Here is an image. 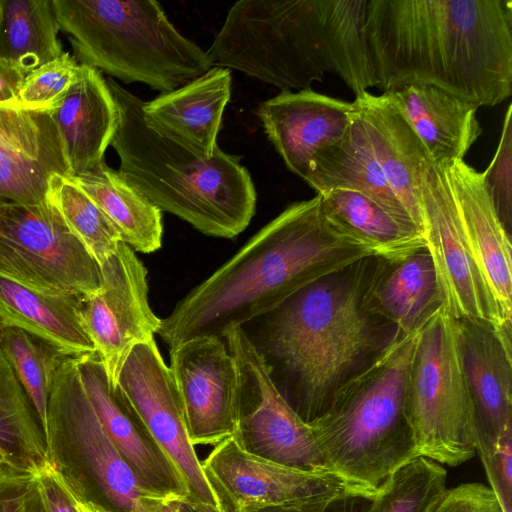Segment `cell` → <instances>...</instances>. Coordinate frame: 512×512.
Returning a JSON list of instances; mask_svg holds the SVG:
<instances>
[{
    "instance_id": "obj_16",
    "label": "cell",
    "mask_w": 512,
    "mask_h": 512,
    "mask_svg": "<svg viewBox=\"0 0 512 512\" xmlns=\"http://www.w3.org/2000/svg\"><path fill=\"white\" fill-rule=\"evenodd\" d=\"M76 358L93 410L140 487L158 499L189 502L183 477L120 389L111 385L98 355L89 353Z\"/></svg>"
},
{
    "instance_id": "obj_25",
    "label": "cell",
    "mask_w": 512,
    "mask_h": 512,
    "mask_svg": "<svg viewBox=\"0 0 512 512\" xmlns=\"http://www.w3.org/2000/svg\"><path fill=\"white\" fill-rule=\"evenodd\" d=\"M388 92L436 166L464 160L482 133L476 117L478 108L442 89L411 84Z\"/></svg>"
},
{
    "instance_id": "obj_47",
    "label": "cell",
    "mask_w": 512,
    "mask_h": 512,
    "mask_svg": "<svg viewBox=\"0 0 512 512\" xmlns=\"http://www.w3.org/2000/svg\"><path fill=\"white\" fill-rule=\"evenodd\" d=\"M7 327H9V324L0 312V337Z\"/></svg>"
},
{
    "instance_id": "obj_39",
    "label": "cell",
    "mask_w": 512,
    "mask_h": 512,
    "mask_svg": "<svg viewBox=\"0 0 512 512\" xmlns=\"http://www.w3.org/2000/svg\"><path fill=\"white\" fill-rule=\"evenodd\" d=\"M433 512H502L497 497L479 482L447 488Z\"/></svg>"
},
{
    "instance_id": "obj_32",
    "label": "cell",
    "mask_w": 512,
    "mask_h": 512,
    "mask_svg": "<svg viewBox=\"0 0 512 512\" xmlns=\"http://www.w3.org/2000/svg\"><path fill=\"white\" fill-rule=\"evenodd\" d=\"M0 453L9 469L34 474L46 465L40 419L0 347Z\"/></svg>"
},
{
    "instance_id": "obj_18",
    "label": "cell",
    "mask_w": 512,
    "mask_h": 512,
    "mask_svg": "<svg viewBox=\"0 0 512 512\" xmlns=\"http://www.w3.org/2000/svg\"><path fill=\"white\" fill-rule=\"evenodd\" d=\"M476 417L477 443L512 433L511 331L479 319H454Z\"/></svg>"
},
{
    "instance_id": "obj_43",
    "label": "cell",
    "mask_w": 512,
    "mask_h": 512,
    "mask_svg": "<svg viewBox=\"0 0 512 512\" xmlns=\"http://www.w3.org/2000/svg\"><path fill=\"white\" fill-rule=\"evenodd\" d=\"M371 498L347 495L335 501L325 512H366ZM254 512H297L294 510L270 508Z\"/></svg>"
},
{
    "instance_id": "obj_36",
    "label": "cell",
    "mask_w": 512,
    "mask_h": 512,
    "mask_svg": "<svg viewBox=\"0 0 512 512\" xmlns=\"http://www.w3.org/2000/svg\"><path fill=\"white\" fill-rule=\"evenodd\" d=\"M80 64L64 52L59 58L25 75L19 97L27 106L53 107L75 81Z\"/></svg>"
},
{
    "instance_id": "obj_27",
    "label": "cell",
    "mask_w": 512,
    "mask_h": 512,
    "mask_svg": "<svg viewBox=\"0 0 512 512\" xmlns=\"http://www.w3.org/2000/svg\"><path fill=\"white\" fill-rule=\"evenodd\" d=\"M80 298L37 290L0 275V312L14 326L67 356L96 353L79 312Z\"/></svg>"
},
{
    "instance_id": "obj_1",
    "label": "cell",
    "mask_w": 512,
    "mask_h": 512,
    "mask_svg": "<svg viewBox=\"0 0 512 512\" xmlns=\"http://www.w3.org/2000/svg\"><path fill=\"white\" fill-rule=\"evenodd\" d=\"M377 86L430 85L477 108L512 90L511 0H367Z\"/></svg>"
},
{
    "instance_id": "obj_41",
    "label": "cell",
    "mask_w": 512,
    "mask_h": 512,
    "mask_svg": "<svg viewBox=\"0 0 512 512\" xmlns=\"http://www.w3.org/2000/svg\"><path fill=\"white\" fill-rule=\"evenodd\" d=\"M39 512H76L73 502L47 462L33 474Z\"/></svg>"
},
{
    "instance_id": "obj_24",
    "label": "cell",
    "mask_w": 512,
    "mask_h": 512,
    "mask_svg": "<svg viewBox=\"0 0 512 512\" xmlns=\"http://www.w3.org/2000/svg\"><path fill=\"white\" fill-rule=\"evenodd\" d=\"M374 260L362 294L363 308L391 325L399 336L420 330L442 308L427 247L398 260Z\"/></svg>"
},
{
    "instance_id": "obj_2",
    "label": "cell",
    "mask_w": 512,
    "mask_h": 512,
    "mask_svg": "<svg viewBox=\"0 0 512 512\" xmlns=\"http://www.w3.org/2000/svg\"><path fill=\"white\" fill-rule=\"evenodd\" d=\"M371 257L326 215L316 194L290 204L190 290L157 334L169 350L197 337L223 339L302 288Z\"/></svg>"
},
{
    "instance_id": "obj_40",
    "label": "cell",
    "mask_w": 512,
    "mask_h": 512,
    "mask_svg": "<svg viewBox=\"0 0 512 512\" xmlns=\"http://www.w3.org/2000/svg\"><path fill=\"white\" fill-rule=\"evenodd\" d=\"M0 512H39L33 474L0 472Z\"/></svg>"
},
{
    "instance_id": "obj_31",
    "label": "cell",
    "mask_w": 512,
    "mask_h": 512,
    "mask_svg": "<svg viewBox=\"0 0 512 512\" xmlns=\"http://www.w3.org/2000/svg\"><path fill=\"white\" fill-rule=\"evenodd\" d=\"M59 31L52 0H2L0 57L25 75L64 53Z\"/></svg>"
},
{
    "instance_id": "obj_37",
    "label": "cell",
    "mask_w": 512,
    "mask_h": 512,
    "mask_svg": "<svg viewBox=\"0 0 512 512\" xmlns=\"http://www.w3.org/2000/svg\"><path fill=\"white\" fill-rule=\"evenodd\" d=\"M511 105L504 118L502 133L496 153L482 172L483 183L492 200L495 211L506 231L510 234L512 221V120Z\"/></svg>"
},
{
    "instance_id": "obj_8",
    "label": "cell",
    "mask_w": 512,
    "mask_h": 512,
    "mask_svg": "<svg viewBox=\"0 0 512 512\" xmlns=\"http://www.w3.org/2000/svg\"><path fill=\"white\" fill-rule=\"evenodd\" d=\"M206 53L281 91L310 89L328 72L316 0L237 1Z\"/></svg>"
},
{
    "instance_id": "obj_23",
    "label": "cell",
    "mask_w": 512,
    "mask_h": 512,
    "mask_svg": "<svg viewBox=\"0 0 512 512\" xmlns=\"http://www.w3.org/2000/svg\"><path fill=\"white\" fill-rule=\"evenodd\" d=\"M71 177L99 169L115 135L118 108L101 72L80 64L78 75L65 95L51 108Z\"/></svg>"
},
{
    "instance_id": "obj_45",
    "label": "cell",
    "mask_w": 512,
    "mask_h": 512,
    "mask_svg": "<svg viewBox=\"0 0 512 512\" xmlns=\"http://www.w3.org/2000/svg\"><path fill=\"white\" fill-rule=\"evenodd\" d=\"M181 512H222L218 507L210 504L182 502Z\"/></svg>"
},
{
    "instance_id": "obj_4",
    "label": "cell",
    "mask_w": 512,
    "mask_h": 512,
    "mask_svg": "<svg viewBox=\"0 0 512 512\" xmlns=\"http://www.w3.org/2000/svg\"><path fill=\"white\" fill-rule=\"evenodd\" d=\"M118 108L111 145L119 172L152 204L188 222L201 233L233 238L249 225L256 190L240 157L218 147L203 158L149 128L143 100L112 78L106 79Z\"/></svg>"
},
{
    "instance_id": "obj_12",
    "label": "cell",
    "mask_w": 512,
    "mask_h": 512,
    "mask_svg": "<svg viewBox=\"0 0 512 512\" xmlns=\"http://www.w3.org/2000/svg\"><path fill=\"white\" fill-rule=\"evenodd\" d=\"M100 268L102 286L80 299L79 312L107 377L116 387L129 353L154 339L161 319L149 304L147 270L130 246L120 242Z\"/></svg>"
},
{
    "instance_id": "obj_14",
    "label": "cell",
    "mask_w": 512,
    "mask_h": 512,
    "mask_svg": "<svg viewBox=\"0 0 512 512\" xmlns=\"http://www.w3.org/2000/svg\"><path fill=\"white\" fill-rule=\"evenodd\" d=\"M421 208L426 247L435 267L442 311L453 319L485 320L505 329L468 246L443 167L434 165L426 173Z\"/></svg>"
},
{
    "instance_id": "obj_48",
    "label": "cell",
    "mask_w": 512,
    "mask_h": 512,
    "mask_svg": "<svg viewBox=\"0 0 512 512\" xmlns=\"http://www.w3.org/2000/svg\"><path fill=\"white\" fill-rule=\"evenodd\" d=\"M1 13H2V0H0V19H1Z\"/></svg>"
},
{
    "instance_id": "obj_49",
    "label": "cell",
    "mask_w": 512,
    "mask_h": 512,
    "mask_svg": "<svg viewBox=\"0 0 512 512\" xmlns=\"http://www.w3.org/2000/svg\"><path fill=\"white\" fill-rule=\"evenodd\" d=\"M0 461H1V456H0Z\"/></svg>"
},
{
    "instance_id": "obj_28",
    "label": "cell",
    "mask_w": 512,
    "mask_h": 512,
    "mask_svg": "<svg viewBox=\"0 0 512 512\" xmlns=\"http://www.w3.org/2000/svg\"><path fill=\"white\" fill-rule=\"evenodd\" d=\"M326 215L368 246L376 258L398 260L426 248L424 232L368 196L346 189L321 193Z\"/></svg>"
},
{
    "instance_id": "obj_26",
    "label": "cell",
    "mask_w": 512,
    "mask_h": 512,
    "mask_svg": "<svg viewBox=\"0 0 512 512\" xmlns=\"http://www.w3.org/2000/svg\"><path fill=\"white\" fill-rule=\"evenodd\" d=\"M305 182L317 194L335 189L360 192L396 216L414 223L377 163L355 107L344 135L314 155Z\"/></svg>"
},
{
    "instance_id": "obj_21",
    "label": "cell",
    "mask_w": 512,
    "mask_h": 512,
    "mask_svg": "<svg viewBox=\"0 0 512 512\" xmlns=\"http://www.w3.org/2000/svg\"><path fill=\"white\" fill-rule=\"evenodd\" d=\"M352 103L391 189L424 232L421 188L426 173L435 165L431 156L388 91L381 95L365 91Z\"/></svg>"
},
{
    "instance_id": "obj_19",
    "label": "cell",
    "mask_w": 512,
    "mask_h": 512,
    "mask_svg": "<svg viewBox=\"0 0 512 512\" xmlns=\"http://www.w3.org/2000/svg\"><path fill=\"white\" fill-rule=\"evenodd\" d=\"M256 113L287 168L305 181L314 155L344 135L354 106L306 89L281 91L261 102Z\"/></svg>"
},
{
    "instance_id": "obj_46",
    "label": "cell",
    "mask_w": 512,
    "mask_h": 512,
    "mask_svg": "<svg viewBox=\"0 0 512 512\" xmlns=\"http://www.w3.org/2000/svg\"><path fill=\"white\" fill-rule=\"evenodd\" d=\"M182 501L163 500L157 506L155 512H181Z\"/></svg>"
},
{
    "instance_id": "obj_17",
    "label": "cell",
    "mask_w": 512,
    "mask_h": 512,
    "mask_svg": "<svg viewBox=\"0 0 512 512\" xmlns=\"http://www.w3.org/2000/svg\"><path fill=\"white\" fill-rule=\"evenodd\" d=\"M51 108L0 104V203L41 204L54 175L71 177Z\"/></svg>"
},
{
    "instance_id": "obj_20",
    "label": "cell",
    "mask_w": 512,
    "mask_h": 512,
    "mask_svg": "<svg viewBox=\"0 0 512 512\" xmlns=\"http://www.w3.org/2000/svg\"><path fill=\"white\" fill-rule=\"evenodd\" d=\"M442 167L468 246L493 296L500 324L512 330L510 234L495 211L480 172L464 160Z\"/></svg>"
},
{
    "instance_id": "obj_30",
    "label": "cell",
    "mask_w": 512,
    "mask_h": 512,
    "mask_svg": "<svg viewBox=\"0 0 512 512\" xmlns=\"http://www.w3.org/2000/svg\"><path fill=\"white\" fill-rule=\"evenodd\" d=\"M73 180L105 213L123 242L134 251L152 253L162 245V211L106 163Z\"/></svg>"
},
{
    "instance_id": "obj_44",
    "label": "cell",
    "mask_w": 512,
    "mask_h": 512,
    "mask_svg": "<svg viewBox=\"0 0 512 512\" xmlns=\"http://www.w3.org/2000/svg\"><path fill=\"white\" fill-rule=\"evenodd\" d=\"M63 488L69 494L76 512H105L103 509L99 508L98 506L94 505L93 503L86 501V500L82 499L81 497H79L78 495L68 491L64 486H63Z\"/></svg>"
},
{
    "instance_id": "obj_3",
    "label": "cell",
    "mask_w": 512,
    "mask_h": 512,
    "mask_svg": "<svg viewBox=\"0 0 512 512\" xmlns=\"http://www.w3.org/2000/svg\"><path fill=\"white\" fill-rule=\"evenodd\" d=\"M369 259L302 288L240 326L276 389L306 422L326 411L338 388L364 367L360 362H369L366 356L389 344L380 340L391 325L362 305Z\"/></svg>"
},
{
    "instance_id": "obj_38",
    "label": "cell",
    "mask_w": 512,
    "mask_h": 512,
    "mask_svg": "<svg viewBox=\"0 0 512 512\" xmlns=\"http://www.w3.org/2000/svg\"><path fill=\"white\" fill-rule=\"evenodd\" d=\"M476 454L502 512H512V433L491 444H477Z\"/></svg>"
},
{
    "instance_id": "obj_35",
    "label": "cell",
    "mask_w": 512,
    "mask_h": 512,
    "mask_svg": "<svg viewBox=\"0 0 512 512\" xmlns=\"http://www.w3.org/2000/svg\"><path fill=\"white\" fill-rule=\"evenodd\" d=\"M447 488L445 467L418 457L381 485L366 512H433Z\"/></svg>"
},
{
    "instance_id": "obj_10",
    "label": "cell",
    "mask_w": 512,
    "mask_h": 512,
    "mask_svg": "<svg viewBox=\"0 0 512 512\" xmlns=\"http://www.w3.org/2000/svg\"><path fill=\"white\" fill-rule=\"evenodd\" d=\"M0 275L80 299L102 286L99 264L49 198L38 205L0 203Z\"/></svg>"
},
{
    "instance_id": "obj_15",
    "label": "cell",
    "mask_w": 512,
    "mask_h": 512,
    "mask_svg": "<svg viewBox=\"0 0 512 512\" xmlns=\"http://www.w3.org/2000/svg\"><path fill=\"white\" fill-rule=\"evenodd\" d=\"M170 351V365L191 443L217 445L236 432L238 373L220 338L197 337Z\"/></svg>"
},
{
    "instance_id": "obj_22",
    "label": "cell",
    "mask_w": 512,
    "mask_h": 512,
    "mask_svg": "<svg viewBox=\"0 0 512 512\" xmlns=\"http://www.w3.org/2000/svg\"><path fill=\"white\" fill-rule=\"evenodd\" d=\"M231 96V71L214 66L170 92L143 102L146 125L203 158L219 147L217 136Z\"/></svg>"
},
{
    "instance_id": "obj_33",
    "label": "cell",
    "mask_w": 512,
    "mask_h": 512,
    "mask_svg": "<svg viewBox=\"0 0 512 512\" xmlns=\"http://www.w3.org/2000/svg\"><path fill=\"white\" fill-rule=\"evenodd\" d=\"M0 347L31 401L44 431L53 376L67 355L50 343L14 326L4 330L0 337Z\"/></svg>"
},
{
    "instance_id": "obj_6",
    "label": "cell",
    "mask_w": 512,
    "mask_h": 512,
    "mask_svg": "<svg viewBox=\"0 0 512 512\" xmlns=\"http://www.w3.org/2000/svg\"><path fill=\"white\" fill-rule=\"evenodd\" d=\"M80 64L124 83L170 92L208 71L206 51L183 36L155 0H52Z\"/></svg>"
},
{
    "instance_id": "obj_11",
    "label": "cell",
    "mask_w": 512,
    "mask_h": 512,
    "mask_svg": "<svg viewBox=\"0 0 512 512\" xmlns=\"http://www.w3.org/2000/svg\"><path fill=\"white\" fill-rule=\"evenodd\" d=\"M201 463L223 512L270 508L325 512L335 501L352 495L331 471L264 459L245 450L234 436L215 445Z\"/></svg>"
},
{
    "instance_id": "obj_5",
    "label": "cell",
    "mask_w": 512,
    "mask_h": 512,
    "mask_svg": "<svg viewBox=\"0 0 512 512\" xmlns=\"http://www.w3.org/2000/svg\"><path fill=\"white\" fill-rule=\"evenodd\" d=\"M418 333L395 334L308 422L328 469L352 495L373 498L389 477L420 457L407 409Z\"/></svg>"
},
{
    "instance_id": "obj_34",
    "label": "cell",
    "mask_w": 512,
    "mask_h": 512,
    "mask_svg": "<svg viewBox=\"0 0 512 512\" xmlns=\"http://www.w3.org/2000/svg\"><path fill=\"white\" fill-rule=\"evenodd\" d=\"M48 198L99 266L123 241L105 213L69 177L54 175L49 183Z\"/></svg>"
},
{
    "instance_id": "obj_9",
    "label": "cell",
    "mask_w": 512,
    "mask_h": 512,
    "mask_svg": "<svg viewBox=\"0 0 512 512\" xmlns=\"http://www.w3.org/2000/svg\"><path fill=\"white\" fill-rule=\"evenodd\" d=\"M407 409L420 457L454 467L476 455V417L455 320L441 308L419 330Z\"/></svg>"
},
{
    "instance_id": "obj_29",
    "label": "cell",
    "mask_w": 512,
    "mask_h": 512,
    "mask_svg": "<svg viewBox=\"0 0 512 512\" xmlns=\"http://www.w3.org/2000/svg\"><path fill=\"white\" fill-rule=\"evenodd\" d=\"M328 72L359 95L377 86L365 29L367 0H316Z\"/></svg>"
},
{
    "instance_id": "obj_7",
    "label": "cell",
    "mask_w": 512,
    "mask_h": 512,
    "mask_svg": "<svg viewBox=\"0 0 512 512\" xmlns=\"http://www.w3.org/2000/svg\"><path fill=\"white\" fill-rule=\"evenodd\" d=\"M47 461L70 492L105 512H155L162 499L145 492L103 430L84 390L77 358L53 376L46 426Z\"/></svg>"
},
{
    "instance_id": "obj_42",
    "label": "cell",
    "mask_w": 512,
    "mask_h": 512,
    "mask_svg": "<svg viewBox=\"0 0 512 512\" xmlns=\"http://www.w3.org/2000/svg\"><path fill=\"white\" fill-rule=\"evenodd\" d=\"M25 74L0 57V104H17L20 102V89Z\"/></svg>"
},
{
    "instance_id": "obj_13",
    "label": "cell",
    "mask_w": 512,
    "mask_h": 512,
    "mask_svg": "<svg viewBox=\"0 0 512 512\" xmlns=\"http://www.w3.org/2000/svg\"><path fill=\"white\" fill-rule=\"evenodd\" d=\"M117 387L183 477L189 502L210 504L223 512L189 439L176 383L154 339L132 349Z\"/></svg>"
}]
</instances>
